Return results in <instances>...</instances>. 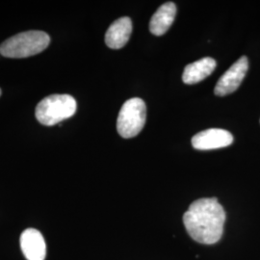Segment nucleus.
Masks as SVG:
<instances>
[{
  "instance_id": "nucleus-1",
  "label": "nucleus",
  "mask_w": 260,
  "mask_h": 260,
  "mask_svg": "<svg viewBox=\"0 0 260 260\" xmlns=\"http://www.w3.org/2000/svg\"><path fill=\"white\" fill-rule=\"evenodd\" d=\"M225 211L216 198L200 199L189 206L183 215L186 231L195 241L213 245L223 233Z\"/></svg>"
},
{
  "instance_id": "nucleus-2",
  "label": "nucleus",
  "mask_w": 260,
  "mask_h": 260,
  "mask_svg": "<svg viewBox=\"0 0 260 260\" xmlns=\"http://www.w3.org/2000/svg\"><path fill=\"white\" fill-rule=\"evenodd\" d=\"M50 38L43 31H27L6 40L0 46V54L7 58H26L44 51Z\"/></svg>"
},
{
  "instance_id": "nucleus-3",
  "label": "nucleus",
  "mask_w": 260,
  "mask_h": 260,
  "mask_svg": "<svg viewBox=\"0 0 260 260\" xmlns=\"http://www.w3.org/2000/svg\"><path fill=\"white\" fill-rule=\"evenodd\" d=\"M77 104L70 94H51L38 103L36 118L42 124L52 126L73 117Z\"/></svg>"
},
{
  "instance_id": "nucleus-4",
  "label": "nucleus",
  "mask_w": 260,
  "mask_h": 260,
  "mask_svg": "<svg viewBox=\"0 0 260 260\" xmlns=\"http://www.w3.org/2000/svg\"><path fill=\"white\" fill-rule=\"evenodd\" d=\"M147 119V107L143 100L134 98L121 106L117 121V130L122 138H132L143 129Z\"/></svg>"
},
{
  "instance_id": "nucleus-5",
  "label": "nucleus",
  "mask_w": 260,
  "mask_h": 260,
  "mask_svg": "<svg viewBox=\"0 0 260 260\" xmlns=\"http://www.w3.org/2000/svg\"><path fill=\"white\" fill-rule=\"evenodd\" d=\"M248 70V58L246 56H243L239 58L218 80L214 90L215 94L219 96H224L235 92L241 85Z\"/></svg>"
},
{
  "instance_id": "nucleus-6",
  "label": "nucleus",
  "mask_w": 260,
  "mask_h": 260,
  "mask_svg": "<svg viewBox=\"0 0 260 260\" xmlns=\"http://www.w3.org/2000/svg\"><path fill=\"white\" fill-rule=\"evenodd\" d=\"M233 136L228 130L211 128L199 132L192 138L193 148L199 150L222 149L231 146Z\"/></svg>"
},
{
  "instance_id": "nucleus-7",
  "label": "nucleus",
  "mask_w": 260,
  "mask_h": 260,
  "mask_svg": "<svg viewBox=\"0 0 260 260\" xmlns=\"http://www.w3.org/2000/svg\"><path fill=\"white\" fill-rule=\"evenodd\" d=\"M20 248L27 260H45L47 245L44 236L35 229H27L20 235Z\"/></svg>"
},
{
  "instance_id": "nucleus-8",
  "label": "nucleus",
  "mask_w": 260,
  "mask_h": 260,
  "mask_svg": "<svg viewBox=\"0 0 260 260\" xmlns=\"http://www.w3.org/2000/svg\"><path fill=\"white\" fill-rule=\"evenodd\" d=\"M132 33V21L123 17L115 20L105 34V44L112 49H120L124 47Z\"/></svg>"
},
{
  "instance_id": "nucleus-9",
  "label": "nucleus",
  "mask_w": 260,
  "mask_h": 260,
  "mask_svg": "<svg viewBox=\"0 0 260 260\" xmlns=\"http://www.w3.org/2000/svg\"><path fill=\"white\" fill-rule=\"evenodd\" d=\"M177 15V6L173 2L161 5L149 21V31L155 36L164 35L172 26Z\"/></svg>"
},
{
  "instance_id": "nucleus-10",
  "label": "nucleus",
  "mask_w": 260,
  "mask_h": 260,
  "mask_svg": "<svg viewBox=\"0 0 260 260\" xmlns=\"http://www.w3.org/2000/svg\"><path fill=\"white\" fill-rule=\"evenodd\" d=\"M217 62L211 57H205L185 67L182 80L185 84L193 85L203 81L214 72Z\"/></svg>"
},
{
  "instance_id": "nucleus-11",
  "label": "nucleus",
  "mask_w": 260,
  "mask_h": 260,
  "mask_svg": "<svg viewBox=\"0 0 260 260\" xmlns=\"http://www.w3.org/2000/svg\"><path fill=\"white\" fill-rule=\"evenodd\" d=\"M0 95H1V89H0Z\"/></svg>"
}]
</instances>
